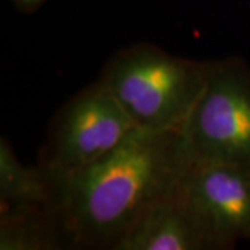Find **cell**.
Masks as SVG:
<instances>
[{"mask_svg":"<svg viewBox=\"0 0 250 250\" xmlns=\"http://www.w3.org/2000/svg\"><path fill=\"white\" fill-rule=\"evenodd\" d=\"M190 161L182 131L136 128L89 166L56 174L74 249L116 250L143 213L178 187Z\"/></svg>","mask_w":250,"mask_h":250,"instance_id":"cell-1","label":"cell"},{"mask_svg":"<svg viewBox=\"0 0 250 250\" xmlns=\"http://www.w3.org/2000/svg\"><path fill=\"white\" fill-rule=\"evenodd\" d=\"M207 65L142 42L118 50L99 80L136 128L182 131L205 90Z\"/></svg>","mask_w":250,"mask_h":250,"instance_id":"cell-2","label":"cell"},{"mask_svg":"<svg viewBox=\"0 0 250 250\" xmlns=\"http://www.w3.org/2000/svg\"><path fill=\"white\" fill-rule=\"evenodd\" d=\"M182 132L193 160L250 170V65L241 56L208 62L205 90Z\"/></svg>","mask_w":250,"mask_h":250,"instance_id":"cell-3","label":"cell"},{"mask_svg":"<svg viewBox=\"0 0 250 250\" xmlns=\"http://www.w3.org/2000/svg\"><path fill=\"white\" fill-rule=\"evenodd\" d=\"M136 129L100 80L81 89L52 118L38 164L57 175L99 160Z\"/></svg>","mask_w":250,"mask_h":250,"instance_id":"cell-4","label":"cell"},{"mask_svg":"<svg viewBox=\"0 0 250 250\" xmlns=\"http://www.w3.org/2000/svg\"><path fill=\"white\" fill-rule=\"evenodd\" d=\"M182 187L229 250L239 241L250 242V170L223 161L192 159Z\"/></svg>","mask_w":250,"mask_h":250,"instance_id":"cell-5","label":"cell"},{"mask_svg":"<svg viewBox=\"0 0 250 250\" xmlns=\"http://www.w3.org/2000/svg\"><path fill=\"white\" fill-rule=\"evenodd\" d=\"M116 250H229L208 227L182 187L147 208Z\"/></svg>","mask_w":250,"mask_h":250,"instance_id":"cell-6","label":"cell"},{"mask_svg":"<svg viewBox=\"0 0 250 250\" xmlns=\"http://www.w3.org/2000/svg\"><path fill=\"white\" fill-rule=\"evenodd\" d=\"M74 249L60 207L49 205L0 206V249Z\"/></svg>","mask_w":250,"mask_h":250,"instance_id":"cell-7","label":"cell"},{"mask_svg":"<svg viewBox=\"0 0 250 250\" xmlns=\"http://www.w3.org/2000/svg\"><path fill=\"white\" fill-rule=\"evenodd\" d=\"M59 205L57 177L39 164L20 160L7 138H0V206Z\"/></svg>","mask_w":250,"mask_h":250,"instance_id":"cell-8","label":"cell"},{"mask_svg":"<svg viewBox=\"0 0 250 250\" xmlns=\"http://www.w3.org/2000/svg\"><path fill=\"white\" fill-rule=\"evenodd\" d=\"M45 1L47 0H11L14 7L20 13H25V14H31V13L36 11Z\"/></svg>","mask_w":250,"mask_h":250,"instance_id":"cell-9","label":"cell"}]
</instances>
